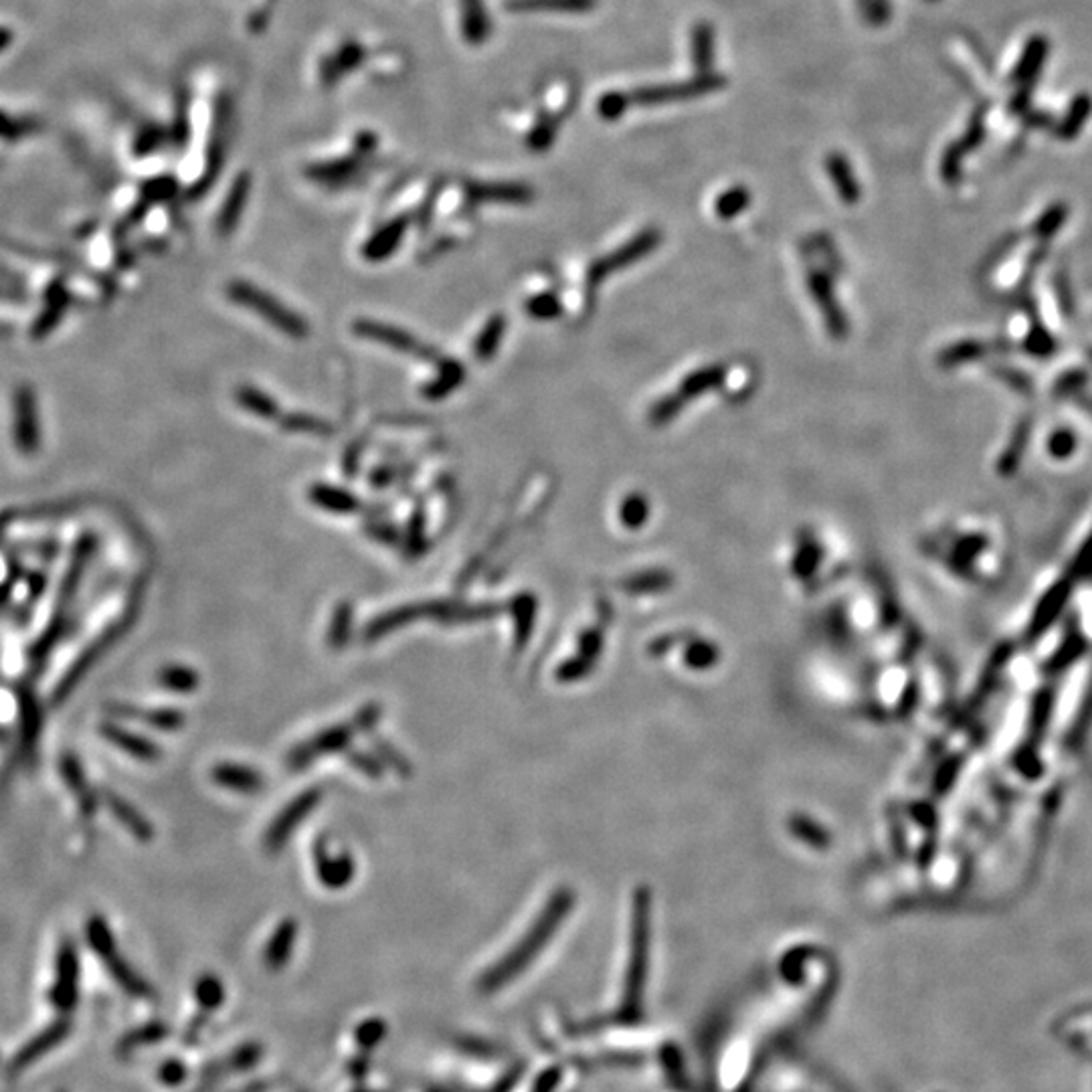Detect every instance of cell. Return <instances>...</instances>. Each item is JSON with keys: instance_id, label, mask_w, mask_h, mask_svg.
<instances>
[{"instance_id": "cell-1", "label": "cell", "mask_w": 1092, "mask_h": 1092, "mask_svg": "<svg viewBox=\"0 0 1092 1092\" xmlns=\"http://www.w3.org/2000/svg\"><path fill=\"white\" fill-rule=\"evenodd\" d=\"M382 717V708L378 704H367L363 706L357 715H354L348 722H340L334 726H328L324 730H320L318 734H314L312 739L304 741L295 745L288 757H286V764L290 771H302L310 764L326 755H338L346 749H350V743L354 736L359 732H370L376 722Z\"/></svg>"}, {"instance_id": "cell-2", "label": "cell", "mask_w": 1092, "mask_h": 1092, "mask_svg": "<svg viewBox=\"0 0 1092 1092\" xmlns=\"http://www.w3.org/2000/svg\"><path fill=\"white\" fill-rule=\"evenodd\" d=\"M227 295L233 299V302L255 312L257 316L267 320L273 328H278L280 332L292 338H306L310 332V326L302 316L292 312L286 304L280 302L278 297L265 293L261 288L250 282H241V280L231 282L227 286Z\"/></svg>"}, {"instance_id": "cell-3", "label": "cell", "mask_w": 1092, "mask_h": 1092, "mask_svg": "<svg viewBox=\"0 0 1092 1092\" xmlns=\"http://www.w3.org/2000/svg\"><path fill=\"white\" fill-rule=\"evenodd\" d=\"M724 378H726V369L722 365H710L694 370L680 382L676 393L664 395L649 407L647 411L649 423L655 427L670 423L674 417H678V413L686 407L688 401L717 389Z\"/></svg>"}, {"instance_id": "cell-4", "label": "cell", "mask_w": 1092, "mask_h": 1092, "mask_svg": "<svg viewBox=\"0 0 1092 1092\" xmlns=\"http://www.w3.org/2000/svg\"><path fill=\"white\" fill-rule=\"evenodd\" d=\"M451 607H453V604H449V601H419V604L399 605L395 609H389L385 613L372 617L365 627L363 640L365 642H378L382 638H387V636L403 630V627H407V625L427 621V619L444 623L446 617L449 615Z\"/></svg>"}, {"instance_id": "cell-5", "label": "cell", "mask_w": 1092, "mask_h": 1092, "mask_svg": "<svg viewBox=\"0 0 1092 1092\" xmlns=\"http://www.w3.org/2000/svg\"><path fill=\"white\" fill-rule=\"evenodd\" d=\"M726 86V77L719 73H704L694 75L684 81H674V84H660V86H644L630 92L634 105H666V103H680L698 99L706 94L719 92Z\"/></svg>"}, {"instance_id": "cell-6", "label": "cell", "mask_w": 1092, "mask_h": 1092, "mask_svg": "<svg viewBox=\"0 0 1092 1092\" xmlns=\"http://www.w3.org/2000/svg\"><path fill=\"white\" fill-rule=\"evenodd\" d=\"M86 935H88V943L92 945V949L96 951L98 957L107 965L109 973L114 975V979L120 983V986L134 994V995H146L150 990L146 983L134 973V969L120 957L118 949H116V941L112 931H109L107 920L103 916L94 915L88 924H86Z\"/></svg>"}, {"instance_id": "cell-7", "label": "cell", "mask_w": 1092, "mask_h": 1092, "mask_svg": "<svg viewBox=\"0 0 1092 1092\" xmlns=\"http://www.w3.org/2000/svg\"><path fill=\"white\" fill-rule=\"evenodd\" d=\"M324 798L322 787H308L302 794L295 796L276 817L271 819L269 828L263 834V848L269 854L280 852L299 824H304L310 813L320 805Z\"/></svg>"}, {"instance_id": "cell-8", "label": "cell", "mask_w": 1092, "mask_h": 1092, "mask_svg": "<svg viewBox=\"0 0 1092 1092\" xmlns=\"http://www.w3.org/2000/svg\"><path fill=\"white\" fill-rule=\"evenodd\" d=\"M660 241H662V233L658 229H645V231L638 233L634 239L627 241L625 245H621V248L613 250L611 254H607L604 257H599L589 267V276H587L589 288H597L605 278H609L611 273L630 267L636 261L644 259L655 248H658Z\"/></svg>"}, {"instance_id": "cell-9", "label": "cell", "mask_w": 1092, "mask_h": 1092, "mask_svg": "<svg viewBox=\"0 0 1092 1092\" xmlns=\"http://www.w3.org/2000/svg\"><path fill=\"white\" fill-rule=\"evenodd\" d=\"M352 332L363 336V338H369L372 342H378L382 346H389L397 352L409 354V357H413V359H421V361H427V363L429 361L431 363H442L444 361L442 354L437 352L433 346L423 344L413 334H409L407 331H401V328L389 326L385 322L357 320L352 324Z\"/></svg>"}, {"instance_id": "cell-10", "label": "cell", "mask_w": 1092, "mask_h": 1092, "mask_svg": "<svg viewBox=\"0 0 1092 1092\" xmlns=\"http://www.w3.org/2000/svg\"><path fill=\"white\" fill-rule=\"evenodd\" d=\"M130 621H132V617L128 621H120V623L109 627L107 632H103L84 653L79 655L75 664L69 668V672L59 682V686L55 688V694H53L55 704H61L71 694V690H75V686L86 678V674L94 668V664L101 658V655L124 636V632L130 627Z\"/></svg>"}, {"instance_id": "cell-11", "label": "cell", "mask_w": 1092, "mask_h": 1092, "mask_svg": "<svg viewBox=\"0 0 1092 1092\" xmlns=\"http://www.w3.org/2000/svg\"><path fill=\"white\" fill-rule=\"evenodd\" d=\"M79 992V955L77 947L65 941L59 947L58 961H55V981L51 988V1003L59 1012H71L77 1003Z\"/></svg>"}, {"instance_id": "cell-12", "label": "cell", "mask_w": 1092, "mask_h": 1092, "mask_svg": "<svg viewBox=\"0 0 1092 1092\" xmlns=\"http://www.w3.org/2000/svg\"><path fill=\"white\" fill-rule=\"evenodd\" d=\"M807 290L815 306L819 308V312H822L830 336L843 340L848 336V320H845V314L836 297L832 278L824 271L811 269L807 276Z\"/></svg>"}, {"instance_id": "cell-13", "label": "cell", "mask_w": 1092, "mask_h": 1092, "mask_svg": "<svg viewBox=\"0 0 1092 1092\" xmlns=\"http://www.w3.org/2000/svg\"><path fill=\"white\" fill-rule=\"evenodd\" d=\"M986 138V105H981L975 109V114L969 122V130L965 132L963 138L955 140L941 158V178L947 184H955L959 182L961 178V162L963 158L973 152L981 142Z\"/></svg>"}, {"instance_id": "cell-14", "label": "cell", "mask_w": 1092, "mask_h": 1092, "mask_svg": "<svg viewBox=\"0 0 1092 1092\" xmlns=\"http://www.w3.org/2000/svg\"><path fill=\"white\" fill-rule=\"evenodd\" d=\"M312 856H314L318 880L326 888L340 890L354 880V874H357V864H354V858L348 852H338V854L331 852V848H328V843H326L324 838L316 839L314 848H312Z\"/></svg>"}, {"instance_id": "cell-15", "label": "cell", "mask_w": 1092, "mask_h": 1092, "mask_svg": "<svg viewBox=\"0 0 1092 1092\" xmlns=\"http://www.w3.org/2000/svg\"><path fill=\"white\" fill-rule=\"evenodd\" d=\"M1046 55H1048V41L1040 35H1035L1030 39V43L1026 45V51L1018 61V67L1014 71V81L1016 84L1022 86V90L1016 94V98L1012 99V109L1014 112H1022V109L1030 103V94L1035 86V79L1042 71V65L1046 61Z\"/></svg>"}, {"instance_id": "cell-16", "label": "cell", "mask_w": 1092, "mask_h": 1092, "mask_svg": "<svg viewBox=\"0 0 1092 1092\" xmlns=\"http://www.w3.org/2000/svg\"><path fill=\"white\" fill-rule=\"evenodd\" d=\"M69 1032V1026L65 1022H55L51 1026H47L43 1032H39L35 1037H31L29 1042H26L11 1060V1067L9 1072L11 1074H19L22 1071H26L35 1064L37 1060H41L49 1050L58 1048Z\"/></svg>"}, {"instance_id": "cell-17", "label": "cell", "mask_w": 1092, "mask_h": 1092, "mask_svg": "<svg viewBox=\"0 0 1092 1092\" xmlns=\"http://www.w3.org/2000/svg\"><path fill=\"white\" fill-rule=\"evenodd\" d=\"M112 715L126 721H140L164 732H176L184 726L186 717L176 708H140L132 704H112Z\"/></svg>"}, {"instance_id": "cell-18", "label": "cell", "mask_w": 1092, "mask_h": 1092, "mask_svg": "<svg viewBox=\"0 0 1092 1092\" xmlns=\"http://www.w3.org/2000/svg\"><path fill=\"white\" fill-rule=\"evenodd\" d=\"M99 732L103 739H107L114 747H118L120 751L128 753L134 759H140L144 762H156L162 757V751L158 749L156 743H152L138 732L122 728L120 724L105 722L99 726Z\"/></svg>"}, {"instance_id": "cell-19", "label": "cell", "mask_w": 1092, "mask_h": 1092, "mask_svg": "<svg viewBox=\"0 0 1092 1092\" xmlns=\"http://www.w3.org/2000/svg\"><path fill=\"white\" fill-rule=\"evenodd\" d=\"M211 779H213V783L221 785L229 791H235V794H243V796H254V794H257V791H261L263 785H265V779L257 769L245 767V764H235V762L214 764L213 771H211Z\"/></svg>"}, {"instance_id": "cell-20", "label": "cell", "mask_w": 1092, "mask_h": 1092, "mask_svg": "<svg viewBox=\"0 0 1092 1092\" xmlns=\"http://www.w3.org/2000/svg\"><path fill=\"white\" fill-rule=\"evenodd\" d=\"M468 195L476 203H512L525 205L532 201V188L521 182H476L468 186Z\"/></svg>"}, {"instance_id": "cell-21", "label": "cell", "mask_w": 1092, "mask_h": 1092, "mask_svg": "<svg viewBox=\"0 0 1092 1092\" xmlns=\"http://www.w3.org/2000/svg\"><path fill=\"white\" fill-rule=\"evenodd\" d=\"M824 164H826V173H828L832 184L838 190L839 201L845 203V205H856L862 197V188L858 184V178L854 175L850 160L845 158L841 152H830L826 156Z\"/></svg>"}, {"instance_id": "cell-22", "label": "cell", "mask_w": 1092, "mask_h": 1092, "mask_svg": "<svg viewBox=\"0 0 1092 1092\" xmlns=\"http://www.w3.org/2000/svg\"><path fill=\"white\" fill-rule=\"evenodd\" d=\"M103 801H105L107 809L112 811V815L134 838H138L140 841H150L154 838L156 832H154L152 824L130 801H126L124 798L114 794V791H105Z\"/></svg>"}, {"instance_id": "cell-23", "label": "cell", "mask_w": 1092, "mask_h": 1092, "mask_svg": "<svg viewBox=\"0 0 1092 1092\" xmlns=\"http://www.w3.org/2000/svg\"><path fill=\"white\" fill-rule=\"evenodd\" d=\"M407 231V218H395V221L380 227L363 248V255L367 261H385L391 257L401 245Z\"/></svg>"}, {"instance_id": "cell-24", "label": "cell", "mask_w": 1092, "mask_h": 1092, "mask_svg": "<svg viewBox=\"0 0 1092 1092\" xmlns=\"http://www.w3.org/2000/svg\"><path fill=\"white\" fill-rule=\"evenodd\" d=\"M1032 429H1034V417H1032V415H1024V417L1018 421V425L1014 427V431H1012V440H1009V444L1005 446L1001 457L997 459V472H999V476H1003V478H1012V476L1018 472L1020 463H1022V457H1024V451H1026V448H1028V444H1030Z\"/></svg>"}, {"instance_id": "cell-25", "label": "cell", "mask_w": 1092, "mask_h": 1092, "mask_svg": "<svg viewBox=\"0 0 1092 1092\" xmlns=\"http://www.w3.org/2000/svg\"><path fill=\"white\" fill-rule=\"evenodd\" d=\"M690 59L696 75L713 73L715 65V26L702 20L692 26Z\"/></svg>"}, {"instance_id": "cell-26", "label": "cell", "mask_w": 1092, "mask_h": 1092, "mask_svg": "<svg viewBox=\"0 0 1092 1092\" xmlns=\"http://www.w3.org/2000/svg\"><path fill=\"white\" fill-rule=\"evenodd\" d=\"M310 502L326 512L334 514H352L361 508L359 498L350 494L348 489L328 486V484H314L308 491Z\"/></svg>"}, {"instance_id": "cell-27", "label": "cell", "mask_w": 1092, "mask_h": 1092, "mask_svg": "<svg viewBox=\"0 0 1092 1092\" xmlns=\"http://www.w3.org/2000/svg\"><path fill=\"white\" fill-rule=\"evenodd\" d=\"M295 935H297V924L293 918H286L278 924L276 931H273L269 943L265 945L263 951V959L269 967H282L288 959H290V953L293 949L295 943Z\"/></svg>"}, {"instance_id": "cell-28", "label": "cell", "mask_w": 1092, "mask_h": 1092, "mask_svg": "<svg viewBox=\"0 0 1092 1092\" xmlns=\"http://www.w3.org/2000/svg\"><path fill=\"white\" fill-rule=\"evenodd\" d=\"M597 0H508L506 9L514 13H589Z\"/></svg>"}, {"instance_id": "cell-29", "label": "cell", "mask_w": 1092, "mask_h": 1092, "mask_svg": "<svg viewBox=\"0 0 1092 1092\" xmlns=\"http://www.w3.org/2000/svg\"><path fill=\"white\" fill-rule=\"evenodd\" d=\"M463 378H466V367L444 357V361L440 363V372L423 387V395L431 401H440L453 393L461 385Z\"/></svg>"}, {"instance_id": "cell-30", "label": "cell", "mask_w": 1092, "mask_h": 1092, "mask_svg": "<svg viewBox=\"0 0 1092 1092\" xmlns=\"http://www.w3.org/2000/svg\"><path fill=\"white\" fill-rule=\"evenodd\" d=\"M59 767H61V775H63L65 783L69 785V789L73 791V794L79 798L81 811H84L86 815H94V811H96V800H94L92 791L88 789L86 773H84V769H81V764H79L77 757L65 755V757L61 759Z\"/></svg>"}, {"instance_id": "cell-31", "label": "cell", "mask_w": 1092, "mask_h": 1092, "mask_svg": "<svg viewBox=\"0 0 1092 1092\" xmlns=\"http://www.w3.org/2000/svg\"><path fill=\"white\" fill-rule=\"evenodd\" d=\"M994 348V344H986V342H979V340H963V342H955L951 346H947L945 350H941L939 354V367L943 369H955V367H961V365H969L975 361H981L988 357V352ZM995 350V348H994Z\"/></svg>"}, {"instance_id": "cell-32", "label": "cell", "mask_w": 1092, "mask_h": 1092, "mask_svg": "<svg viewBox=\"0 0 1092 1092\" xmlns=\"http://www.w3.org/2000/svg\"><path fill=\"white\" fill-rule=\"evenodd\" d=\"M248 190H250V178L248 176H241L233 188L229 190V197L223 205L221 214L216 218V231L221 235H229L241 218L245 201H248Z\"/></svg>"}, {"instance_id": "cell-33", "label": "cell", "mask_w": 1092, "mask_h": 1092, "mask_svg": "<svg viewBox=\"0 0 1092 1092\" xmlns=\"http://www.w3.org/2000/svg\"><path fill=\"white\" fill-rule=\"evenodd\" d=\"M1090 112H1092V98L1088 94H1078L1072 99L1067 116H1064V120L1058 124V128L1054 132L1056 138L1067 140V142L1074 140L1076 136L1080 134L1082 126L1086 124V120L1090 118Z\"/></svg>"}, {"instance_id": "cell-34", "label": "cell", "mask_w": 1092, "mask_h": 1092, "mask_svg": "<svg viewBox=\"0 0 1092 1092\" xmlns=\"http://www.w3.org/2000/svg\"><path fill=\"white\" fill-rule=\"evenodd\" d=\"M504 332H506V320H504V316H500V314L491 316V318L486 322V326L482 328V332L478 334V338H476V342H474V357H476L478 361H482V363H486V361H489L491 357H494L498 346H500V342H502Z\"/></svg>"}, {"instance_id": "cell-35", "label": "cell", "mask_w": 1092, "mask_h": 1092, "mask_svg": "<svg viewBox=\"0 0 1092 1092\" xmlns=\"http://www.w3.org/2000/svg\"><path fill=\"white\" fill-rule=\"evenodd\" d=\"M158 684L171 692L188 694L199 688L201 678L190 666H164L158 672Z\"/></svg>"}, {"instance_id": "cell-36", "label": "cell", "mask_w": 1092, "mask_h": 1092, "mask_svg": "<svg viewBox=\"0 0 1092 1092\" xmlns=\"http://www.w3.org/2000/svg\"><path fill=\"white\" fill-rule=\"evenodd\" d=\"M749 205H751L749 188L743 186V184H734V186L726 188L722 195L717 197L715 213H717L719 218H724V221H728V218L739 216Z\"/></svg>"}, {"instance_id": "cell-37", "label": "cell", "mask_w": 1092, "mask_h": 1092, "mask_svg": "<svg viewBox=\"0 0 1092 1092\" xmlns=\"http://www.w3.org/2000/svg\"><path fill=\"white\" fill-rule=\"evenodd\" d=\"M352 623H354L352 607L348 604H340L334 609L331 625H328L326 642H328V645H331V649L340 651L348 644L350 634H352Z\"/></svg>"}, {"instance_id": "cell-38", "label": "cell", "mask_w": 1092, "mask_h": 1092, "mask_svg": "<svg viewBox=\"0 0 1092 1092\" xmlns=\"http://www.w3.org/2000/svg\"><path fill=\"white\" fill-rule=\"evenodd\" d=\"M1069 218V207L1064 203H1054L1052 207H1048L1040 216H1037V221L1032 227V235L1040 241H1048L1052 239L1062 225L1067 223Z\"/></svg>"}, {"instance_id": "cell-39", "label": "cell", "mask_w": 1092, "mask_h": 1092, "mask_svg": "<svg viewBox=\"0 0 1092 1092\" xmlns=\"http://www.w3.org/2000/svg\"><path fill=\"white\" fill-rule=\"evenodd\" d=\"M237 401L243 409H248L250 413L263 417V419H271V417H278V403L273 401L269 395H265L263 391L255 389V387H241L237 391Z\"/></svg>"}, {"instance_id": "cell-40", "label": "cell", "mask_w": 1092, "mask_h": 1092, "mask_svg": "<svg viewBox=\"0 0 1092 1092\" xmlns=\"http://www.w3.org/2000/svg\"><path fill=\"white\" fill-rule=\"evenodd\" d=\"M1056 348H1058V344H1056L1054 336L1046 331L1044 324L1034 320L1030 332L1024 338V350L1028 354H1032L1034 359H1050L1052 354L1056 352Z\"/></svg>"}, {"instance_id": "cell-41", "label": "cell", "mask_w": 1092, "mask_h": 1092, "mask_svg": "<svg viewBox=\"0 0 1092 1092\" xmlns=\"http://www.w3.org/2000/svg\"><path fill=\"white\" fill-rule=\"evenodd\" d=\"M20 726H22V741L26 743V747H33L39 728H41V715H39V706L37 700L31 692H22L20 694Z\"/></svg>"}, {"instance_id": "cell-42", "label": "cell", "mask_w": 1092, "mask_h": 1092, "mask_svg": "<svg viewBox=\"0 0 1092 1092\" xmlns=\"http://www.w3.org/2000/svg\"><path fill=\"white\" fill-rule=\"evenodd\" d=\"M372 745H374L376 757L382 760L385 767L397 771L401 777H409L413 773V767H411V762H409V759L395 745H391L387 739H382V736H374Z\"/></svg>"}, {"instance_id": "cell-43", "label": "cell", "mask_w": 1092, "mask_h": 1092, "mask_svg": "<svg viewBox=\"0 0 1092 1092\" xmlns=\"http://www.w3.org/2000/svg\"><path fill=\"white\" fill-rule=\"evenodd\" d=\"M988 544H990V540H988V536H983V534H967V536L959 538L953 546L951 565H963L961 572H965V568L971 565V561L988 549Z\"/></svg>"}, {"instance_id": "cell-44", "label": "cell", "mask_w": 1092, "mask_h": 1092, "mask_svg": "<svg viewBox=\"0 0 1092 1092\" xmlns=\"http://www.w3.org/2000/svg\"><path fill=\"white\" fill-rule=\"evenodd\" d=\"M463 29H466V37L472 43H482L488 37L489 24L486 19V11L482 7V0H466V20H463Z\"/></svg>"}, {"instance_id": "cell-45", "label": "cell", "mask_w": 1092, "mask_h": 1092, "mask_svg": "<svg viewBox=\"0 0 1092 1092\" xmlns=\"http://www.w3.org/2000/svg\"><path fill=\"white\" fill-rule=\"evenodd\" d=\"M630 105H634L630 94L619 92V90L607 92V94L601 96L599 101H597V114H599L601 120L615 122V120L625 116V112L630 109Z\"/></svg>"}, {"instance_id": "cell-46", "label": "cell", "mask_w": 1092, "mask_h": 1092, "mask_svg": "<svg viewBox=\"0 0 1092 1092\" xmlns=\"http://www.w3.org/2000/svg\"><path fill=\"white\" fill-rule=\"evenodd\" d=\"M649 516V504L644 494H630L619 506V521L627 528H640Z\"/></svg>"}, {"instance_id": "cell-47", "label": "cell", "mask_w": 1092, "mask_h": 1092, "mask_svg": "<svg viewBox=\"0 0 1092 1092\" xmlns=\"http://www.w3.org/2000/svg\"><path fill=\"white\" fill-rule=\"evenodd\" d=\"M557 134H559L557 116H542L530 130L526 142L534 152H544L553 146Z\"/></svg>"}, {"instance_id": "cell-48", "label": "cell", "mask_w": 1092, "mask_h": 1092, "mask_svg": "<svg viewBox=\"0 0 1092 1092\" xmlns=\"http://www.w3.org/2000/svg\"><path fill=\"white\" fill-rule=\"evenodd\" d=\"M1076 448H1078V435L1071 427L1054 429L1048 437V453L1054 459L1064 461V459L1072 457Z\"/></svg>"}, {"instance_id": "cell-49", "label": "cell", "mask_w": 1092, "mask_h": 1092, "mask_svg": "<svg viewBox=\"0 0 1092 1092\" xmlns=\"http://www.w3.org/2000/svg\"><path fill=\"white\" fill-rule=\"evenodd\" d=\"M1054 292H1056V299H1058V306L1062 310V314L1067 316L1069 320H1072L1076 316V299H1074V292L1069 280V273L1064 269H1058L1054 273Z\"/></svg>"}, {"instance_id": "cell-50", "label": "cell", "mask_w": 1092, "mask_h": 1092, "mask_svg": "<svg viewBox=\"0 0 1092 1092\" xmlns=\"http://www.w3.org/2000/svg\"><path fill=\"white\" fill-rule=\"evenodd\" d=\"M992 374L997 376L1001 382H1005V385H1009L1014 391H1018L1022 395H1032L1034 393V380L1026 372H1022L1020 369L997 365V367H992Z\"/></svg>"}, {"instance_id": "cell-51", "label": "cell", "mask_w": 1092, "mask_h": 1092, "mask_svg": "<svg viewBox=\"0 0 1092 1092\" xmlns=\"http://www.w3.org/2000/svg\"><path fill=\"white\" fill-rule=\"evenodd\" d=\"M526 312L536 320H553L561 314V302L555 293H538L526 302Z\"/></svg>"}, {"instance_id": "cell-52", "label": "cell", "mask_w": 1092, "mask_h": 1092, "mask_svg": "<svg viewBox=\"0 0 1092 1092\" xmlns=\"http://www.w3.org/2000/svg\"><path fill=\"white\" fill-rule=\"evenodd\" d=\"M346 759L354 769L365 773L370 779H382V773H385V769H387L376 755H370V753H365V751H348Z\"/></svg>"}, {"instance_id": "cell-53", "label": "cell", "mask_w": 1092, "mask_h": 1092, "mask_svg": "<svg viewBox=\"0 0 1092 1092\" xmlns=\"http://www.w3.org/2000/svg\"><path fill=\"white\" fill-rule=\"evenodd\" d=\"M1088 382V374L1082 369H1072L1069 372H1064L1062 376L1056 378L1054 382V395L1056 397H1072L1078 391L1084 389V385Z\"/></svg>"}, {"instance_id": "cell-54", "label": "cell", "mask_w": 1092, "mask_h": 1092, "mask_svg": "<svg viewBox=\"0 0 1092 1092\" xmlns=\"http://www.w3.org/2000/svg\"><path fill=\"white\" fill-rule=\"evenodd\" d=\"M514 613H516V627H518V644H521L530 630V621L534 613V601L530 595H523L514 601Z\"/></svg>"}, {"instance_id": "cell-55", "label": "cell", "mask_w": 1092, "mask_h": 1092, "mask_svg": "<svg viewBox=\"0 0 1092 1092\" xmlns=\"http://www.w3.org/2000/svg\"><path fill=\"white\" fill-rule=\"evenodd\" d=\"M282 425L290 431H304V433H322L328 435L332 431V427L328 425L326 421L312 417V415H290L282 421Z\"/></svg>"}, {"instance_id": "cell-56", "label": "cell", "mask_w": 1092, "mask_h": 1092, "mask_svg": "<svg viewBox=\"0 0 1092 1092\" xmlns=\"http://www.w3.org/2000/svg\"><path fill=\"white\" fill-rule=\"evenodd\" d=\"M1018 241H1020V235H1018V233H1012V235H1007L1005 239H1001L999 243H995V248L988 254L986 259H983L979 271H981V273L992 271V269L1005 257V254H1009V252H1012V250L1016 248Z\"/></svg>"}, {"instance_id": "cell-57", "label": "cell", "mask_w": 1092, "mask_h": 1092, "mask_svg": "<svg viewBox=\"0 0 1092 1092\" xmlns=\"http://www.w3.org/2000/svg\"><path fill=\"white\" fill-rule=\"evenodd\" d=\"M858 7L870 24H884L890 19L888 0H858Z\"/></svg>"}, {"instance_id": "cell-58", "label": "cell", "mask_w": 1092, "mask_h": 1092, "mask_svg": "<svg viewBox=\"0 0 1092 1092\" xmlns=\"http://www.w3.org/2000/svg\"><path fill=\"white\" fill-rule=\"evenodd\" d=\"M817 559H819V546L815 544L813 538L805 536L796 559V570L801 572V575H807V572L813 568L811 563H815Z\"/></svg>"}, {"instance_id": "cell-59", "label": "cell", "mask_w": 1092, "mask_h": 1092, "mask_svg": "<svg viewBox=\"0 0 1092 1092\" xmlns=\"http://www.w3.org/2000/svg\"><path fill=\"white\" fill-rule=\"evenodd\" d=\"M1072 570H1074V575H1078V577H1086L1092 572V530H1090L1088 538L1082 544L1080 553L1076 555V559L1072 563Z\"/></svg>"}, {"instance_id": "cell-60", "label": "cell", "mask_w": 1092, "mask_h": 1092, "mask_svg": "<svg viewBox=\"0 0 1092 1092\" xmlns=\"http://www.w3.org/2000/svg\"><path fill=\"white\" fill-rule=\"evenodd\" d=\"M1078 405H1080L1082 409H1086L1088 413H1092V399H1090V397H1078Z\"/></svg>"}, {"instance_id": "cell-61", "label": "cell", "mask_w": 1092, "mask_h": 1092, "mask_svg": "<svg viewBox=\"0 0 1092 1092\" xmlns=\"http://www.w3.org/2000/svg\"><path fill=\"white\" fill-rule=\"evenodd\" d=\"M1086 354H1088V359H1090V363H1092V346L1086 350Z\"/></svg>"}]
</instances>
